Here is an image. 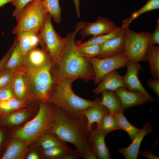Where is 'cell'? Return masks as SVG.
Returning a JSON list of instances; mask_svg holds the SVG:
<instances>
[{"label":"cell","mask_w":159,"mask_h":159,"mask_svg":"<svg viewBox=\"0 0 159 159\" xmlns=\"http://www.w3.org/2000/svg\"><path fill=\"white\" fill-rule=\"evenodd\" d=\"M145 60L148 62L149 71L154 79L159 80V46L154 44L148 45Z\"/></svg>","instance_id":"obj_22"},{"label":"cell","mask_w":159,"mask_h":159,"mask_svg":"<svg viewBox=\"0 0 159 159\" xmlns=\"http://www.w3.org/2000/svg\"><path fill=\"white\" fill-rule=\"evenodd\" d=\"M125 36L123 32L120 36L107 40L100 44L99 52L96 57L107 58L123 52Z\"/></svg>","instance_id":"obj_15"},{"label":"cell","mask_w":159,"mask_h":159,"mask_svg":"<svg viewBox=\"0 0 159 159\" xmlns=\"http://www.w3.org/2000/svg\"><path fill=\"white\" fill-rule=\"evenodd\" d=\"M76 11V15L78 18L80 17V0H73Z\"/></svg>","instance_id":"obj_43"},{"label":"cell","mask_w":159,"mask_h":159,"mask_svg":"<svg viewBox=\"0 0 159 159\" xmlns=\"http://www.w3.org/2000/svg\"><path fill=\"white\" fill-rule=\"evenodd\" d=\"M57 106L55 120L48 131L73 144L82 158L97 159L88 143L87 139L90 132L87 128L85 116L84 115L81 116L73 115Z\"/></svg>","instance_id":"obj_1"},{"label":"cell","mask_w":159,"mask_h":159,"mask_svg":"<svg viewBox=\"0 0 159 159\" xmlns=\"http://www.w3.org/2000/svg\"><path fill=\"white\" fill-rule=\"evenodd\" d=\"M112 115L120 129L124 130L127 133L132 141L140 132L141 129L130 124L123 112L114 113Z\"/></svg>","instance_id":"obj_25"},{"label":"cell","mask_w":159,"mask_h":159,"mask_svg":"<svg viewBox=\"0 0 159 159\" xmlns=\"http://www.w3.org/2000/svg\"><path fill=\"white\" fill-rule=\"evenodd\" d=\"M16 138L9 143L1 159H19L24 157L27 145L22 140Z\"/></svg>","instance_id":"obj_21"},{"label":"cell","mask_w":159,"mask_h":159,"mask_svg":"<svg viewBox=\"0 0 159 159\" xmlns=\"http://www.w3.org/2000/svg\"><path fill=\"white\" fill-rule=\"evenodd\" d=\"M126 67L127 71L123 76V80L126 88L130 91H138L141 93L147 100V102H154V98L145 90L138 78V74L142 69L141 64L130 60Z\"/></svg>","instance_id":"obj_10"},{"label":"cell","mask_w":159,"mask_h":159,"mask_svg":"<svg viewBox=\"0 0 159 159\" xmlns=\"http://www.w3.org/2000/svg\"><path fill=\"white\" fill-rule=\"evenodd\" d=\"M52 18L50 15L47 13L40 31L39 44L54 66L62 56L67 43L68 36L67 35L63 38L57 33L53 26Z\"/></svg>","instance_id":"obj_6"},{"label":"cell","mask_w":159,"mask_h":159,"mask_svg":"<svg viewBox=\"0 0 159 159\" xmlns=\"http://www.w3.org/2000/svg\"><path fill=\"white\" fill-rule=\"evenodd\" d=\"M76 80L65 78L55 80L46 102L56 105L73 115L81 116L88 107L96 104L100 98L90 101L80 97L73 91L72 85Z\"/></svg>","instance_id":"obj_3"},{"label":"cell","mask_w":159,"mask_h":159,"mask_svg":"<svg viewBox=\"0 0 159 159\" xmlns=\"http://www.w3.org/2000/svg\"><path fill=\"white\" fill-rule=\"evenodd\" d=\"M71 150L67 145H60L43 150L42 153L44 156L47 158L63 159Z\"/></svg>","instance_id":"obj_32"},{"label":"cell","mask_w":159,"mask_h":159,"mask_svg":"<svg viewBox=\"0 0 159 159\" xmlns=\"http://www.w3.org/2000/svg\"><path fill=\"white\" fill-rule=\"evenodd\" d=\"M85 23L78 22L75 30L67 34L68 40L62 56L52 69L55 80L69 77L76 80L80 79L85 82L94 80L95 74L91 64L85 58L78 55L74 49L76 35Z\"/></svg>","instance_id":"obj_2"},{"label":"cell","mask_w":159,"mask_h":159,"mask_svg":"<svg viewBox=\"0 0 159 159\" xmlns=\"http://www.w3.org/2000/svg\"><path fill=\"white\" fill-rule=\"evenodd\" d=\"M13 82L16 98L24 101L30 96L25 79L21 72L16 73Z\"/></svg>","instance_id":"obj_23"},{"label":"cell","mask_w":159,"mask_h":159,"mask_svg":"<svg viewBox=\"0 0 159 159\" xmlns=\"http://www.w3.org/2000/svg\"><path fill=\"white\" fill-rule=\"evenodd\" d=\"M17 42V39L16 38L12 45L9 49L2 59L0 61V71L5 68L6 64Z\"/></svg>","instance_id":"obj_39"},{"label":"cell","mask_w":159,"mask_h":159,"mask_svg":"<svg viewBox=\"0 0 159 159\" xmlns=\"http://www.w3.org/2000/svg\"><path fill=\"white\" fill-rule=\"evenodd\" d=\"M102 93L101 103L107 108L110 114L123 112L125 110L120 99L114 91L105 90Z\"/></svg>","instance_id":"obj_20"},{"label":"cell","mask_w":159,"mask_h":159,"mask_svg":"<svg viewBox=\"0 0 159 159\" xmlns=\"http://www.w3.org/2000/svg\"><path fill=\"white\" fill-rule=\"evenodd\" d=\"M114 92L120 99L125 110L128 108L141 105L147 102L144 96L138 91H130L125 87H120Z\"/></svg>","instance_id":"obj_17"},{"label":"cell","mask_w":159,"mask_h":159,"mask_svg":"<svg viewBox=\"0 0 159 159\" xmlns=\"http://www.w3.org/2000/svg\"><path fill=\"white\" fill-rule=\"evenodd\" d=\"M13 0H0V8L6 4L11 2Z\"/></svg>","instance_id":"obj_45"},{"label":"cell","mask_w":159,"mask_h":159,"mask_svg":"<svg viewBox=\"0 0 159 159\" xmlns=\"http://www.w3.org/2000/svg\"><path fill=\"white\" fill-rule=\"evenodd\" d=\"M24 101L15 98L0 101V112H7L25 106Z\"/></svg>","instance_id":"obj_34"},{"label":"cell","mask_w":159,"mask_h":159,"mask_svg":"<svg viewBox=\"0 0 159 159\" xmlns=\"http://www.w3.org/2000/svg\"><path fill=\"white\" fill-rule=\"evenodd\" d=\"M33 0H13L11 3L13 6L15 7V9L13 12L12 15L16 18H18L20 12L26 5Z\"/></svg>","instance_id":"obj_37"},{"label":"cell","mask_w":159,"mask_h":159,"mask_svg":"<svg viewBox=\"0 0 159 159\" xmlns=\"http://www.w3.org/2000/svg\"><path fill=\"white\" fill-rule=\"evenodd\" d=\"M101 100L100 98L96 104L88 107L83 113L87 119V127L90 132L92 130L93 123L96 122L97 126L103 117L110 113L107 108L101 103Z\"/></svg>","instance_id":"obj_19"},{"label":"cell","mask_w":159,"mask_h":159,"mask_svg":"<svg viewBox=\"0 0 159 159\" xmlns=\"http://www.w3.org/2000/svg\"><path fill=\"white\" fill-rule=\"evenodd\" d=\"M4 138V135L2 132L0 131V146L2 143Z\"/></svg>","instance_id":"obj_46"},{"label":"cell","mask_w":159,"mask_h":159,"mask_svg":"<svg viewBox=\"0 0 159 159\" xmlns=\"http://www.w3.org/2000/svg\"><path fill=\"white\" fill-rule=\"evenodd\" d=\"M15 97L13 81L0 88V101Z\"/></svg>","instance_id":"obj_35"},{"label":"cell","mask_w":159,"mask_h":159,"mask_svg":"<svg viewBox=\"0 0 159 159\" xmlns=\"http://www.w3.org/2000/svg\"><path fill=\"white\" fill-rule=\"evenodd\" d=\"M129 26L122 25L125 36L124 52L130 60L136 63L145 61L148 40L150 33L143 31L136 32L130 29Z\"/></svg>","instance_id":"obj_7"},{"label":"cell","mask_w":159,"mask_h":159,"mask_svg":"<svg viewBox=\"0 0 159 159\" xmlns=\"http://www.w3.org/2000/svg\"><path fill=\"white\" fill-rule=\"evenodd\" d=\"M159 8V0H148L141 8L134 13L129 18L123 21L122 25L129 26L131 22L140 15Z\"/></svg>","instance_id":"obj_31"},{"label":"cell","mask_w":159,"mask_h":159,"mask_svg":"<svg viewBox=\"0 0 159 159\" xmlns=\"http://www.w3.org/2000/svg\"><path fill=\"white\" fill-rule=\"evenodd\" d=\"M123 32L121 27L118 29L112 32L99 35L95 37H92L88 40L82 42L80 40L77 41L75 44L82 46L99 45L106 41L120 35Z\"/></svg>","instance_id":"obj_26"},{"label":"cell","mask_w":159,"mask_h":159,"mask_svg":"<svg viewBox=\"0 0 159 159\" xmlns=\"http://www.w3.org/2000/svg\"><path fill=\"white\" fill-rule=\"evenodd\" d=\"M153 131L151 124L149 122L145 123L140 132L132 141V143L127 148H118V152L123 155L125 159H137L142 140L146 135Z\"/></svg>","instance_id":"obj_14"},{"label":"cell","mask_w":159,"mask_h":159,"mask_svg":"<svg viewBox=\"0 0 159 159\" xmlns=\"http://www.w3.org/2000/svg\"><path fill=\"white\" fill-rule=\"evenodd\" d=\"M80 157H81V156L76 149L74 150L71 149L64 156L63 159H77Z\"/></svg>","instance_id":"obj_41"},{"label":"cell","mask_w":159,"mask_h":159,"mask_svg":"<svg viewBox=\"0 0 159 159\" xmlns=\"http://www.w3.org/2000/svg\"><path fill=\"white\" fill-rule=\"evenodd\" d=\"M40 139L39 144L43 150L58 146L67 145L66 142L49 131L41 136Z\"/></svg>","instance_id":"obj_28"},{"label":"cell","mask_w":159,"mask_h":159,"mask_svg":"<svg viewBox=\"0 0 159 159\" xmlns=\"http://www.w3.org/2000/svg\"><path fill=\"white\" fill-rule=\"evenodd\" d=\"M41 30L35 28L23 30L16 34L19 51L22 55L24 56L31 49L37 46L40 42Z\"/></svg>","instance_id":"obj_13"},{"label":"cell","mask_w":159,"mask_h":159,"mask_svg":"<svg viewBox=\"0 0 159 159\" xmlns=\"http://www.w3.org/2000/svg\"><path fill=\"white\" fill-rule=\"evenodd\" d=\"M99 84L98 86L92 90L95 95H99L105 90L114 91L120 87L126 88L123 76L116 70L106 74Z\"/></svg>","instance_id":"obj_16"},{"label":"cell","mask_w":159,"mask_h":159,"mask_svg":"<svg viewBox=\"0 0 159 159\" xmlns=\"http://www.w3.org/2000/svg\"><path fill=\"white\" fill-rule=\"evenodd\" d=\"M152 152V150L141 151L139 152L138 155L149 159H159V157L153 155Z\"/></svg>","instance_id":"obj_42"},{"label":"cell","mask_w":159,"mask_h":159,"mask_svg":"<svg viewBox=\"0 0 159 159\" xmlns=\"http://www.w3.org/2000/svg\"><path fill=\"white\" fill-rule=\"evenodd\" d=\"M147 85L156 94L158 99L159 98V80L151 79L147 82Z\"/></svg>","instance_id":"obj_40"},{"label":"cell","mask_w":159,"mask_h":159,"mask_svg":"<svg viewBox=\"0 0 159 159\" xmlns=\"http://www.w3.org/2000/svg\"><path fill=\"white\" fill-rule=\"evenodd\" d=\"M45 9L54 21L58 24L61 22V10L59 0H43Z\"/></svg>","instance_id":"obj_29"},{"label":"cell","mask_w":159,"mask_h":159,"mask_svg":"<svg viewBox=\"0 0 159 159\" xmlns=\"http://www.w3.org/2000/svg\"><path fill=\"white\" fill-rule=\"evenodd\" d=\"M57 112L56 105L46 101L41 102L35 117L17 129L15 137L27 145L49 131L55 120Z\"/></svg>","instance_id":"obj_4"},{"label":"cell","mask_w":159,"mask_h":159,"mask_svg":"<svg viewBox=\"0 0 159 159\" xmlns=\"http://www.w3.org/2000/svg\"><path fill=\"white\" fill-rule=\"evenodd\" d=\"M85 58L90 63L94 69L95 74L94 81L95 84H99L108 73L126 67L130 60L124 52L107 58Z\"/></svg>","instance_id":"obj_9"},{"label":"cell","mask_w":159,"mask_h":159,"mask_svg":"<svg viewBox=\"0 0 159 159\" xmlns=\"http://www.w3.org/2000/svg\"><path fill=\"white\" fill-rule=\"evenodd\" d=\"M74 49L78 55L83 57L93 58L98 55L100 50V45L82 46L75 43Z\"/></svg>","instance_id":"obj_33"},{"label":"cell","mask_w":159,"mask_h":159,"mask_svg":"<svg viewBox=\"0 0 159 159\" xmlns=\"http://www.w3.org/2000/svg\"><path fill=\"white\" fill-rule=\"evenodd\" d=\"M47 13L43 0L37 3L32 1L29 3L19 15L13 33L16 34L23 30L35 28L41 29Z\"/></svg>","instance_id":"obj_8"},{"label":"cell","mask_w":159,"mask_h":159,"mask_svg":"<svg viewBox=\"0 0 159 159\" xmlns=\"http://www.w3.org/2000/svg\"><path fill=\"white\" fill-rule=\"evenodd\" d=\"M159 44V19L157 20V24L156 28L152 34L149 35L148 40V46Z\"/></svg>","instance_id":"obj_38"},{"label":"cell","mask_w":159,"mask_h":159,"mask_svg":"<svg viewBox=\"0 0 159 159\" xmlns=\"http://www.w3.org/2000/svg\"><path fill=\"white\" fill-rule=\"evenodd\" d=\"M16 73L4 68L0 71V88L13 81Z\"/></svg>","instance_id":"obj_36"},{"label":"cell","mask_w":159,"mask_h":159,"mask_svg":"<svg viewBox=\"0 0 159 159\" xmlns=\"http://www.w3.org/2000/svg\"><path fill=\"white\" fill-rule=\"evenodd\" d=\"M114 22L105 17L98 16L96 20L92 23H85L80 30L81 40L90 35L95 37L99 35L108 34L119 29Z\"/></svg>","instance_id":"obj_11"},{"label":"cell","mask_w":159,"mask_h":159,"mask_svg":"<svg viewBox=\"0 0 159 159\" xmlns=\"http://www.w3.org/2000/svg\"><path fill=\"white\" fill-rule=\"evenodd\" d=\"M106 136L104 132L97 127L92 130L88 135L87 141L90 149L97 158H111L109 149L105 141Z\"/></svg>","instance_id":"obj_12"},{"label":"cell","mask_w":159,"mask_h":159,"mask_svg":"<svg viewBox=\"0 0 159 159\" xmlns=\"http://www.w3.org/2000/svg\"><path fill=\"white\" fill-rule=\"evenodd\" d=\"M30 111L23 110L11 113L3 119L0 122L1 125L12 126L19 124L24 121L29 116Z\"/></svg>","instance_id":"obj_27"},{"label":"cell","mask_w":159,"mask_h":159,"mask_svg":"<svg viewBox=\"0 0 159 159\" xmlns=\"http://www.w3.org/2000/svg\"><path fill=\"white\" fill-rule=\"evenodd\" d=\"M49 61L50 60L45 52L37 46L24 56L23 69L37 68Z\"/></svg>","instance_id":"obj_18"},{"label":"cell","mask_w":159,"mask_h":159,"mask_svg":"<svg viewBox=\"0 0 159 159\" xmlns=\"http://www.w3.org/2000/svg\"><path fill=\"white\" fill-rule=\"evenodd\" d=\"M43 0H33L32 1L34 3H37Z\"/></svg>","instance_id":"obj_47"},{"label":"cell","mask_w":159,"mask_h":159,"mask_svg":"<svg viewBox=\"0 0 159 159\" xmlns=\"http://www.w3.org/2000/svg\"><path fill=\"white\" fill-rule=\"evenodd\" d=\"M39 158L38 155L35 152L31 153L27 157V158L28 159H38Z\"/></svg>","instance_id":"obj_44"},{"label":"cell","mask_w":159,"mask_h":159,"mask_svg":"<svg viewBox=\"0 0 159 159\" xmlns=\"http://www.w3.org/2000/svg\"><path fill=\"white\" fill-rule=\"evenodd\" d=\"M97 127L104 132L106 135L111 132L121 130L113 116L110 113L103 117Z\"/></svg>","instance_id":"obj_30"},{"label":"cell","mask_w":159,"mask_h":159,"mask_svg":"<svg viewBox=\"0 0 159 159\" xmlns=\"http://www.w3.org/2000/svg\"><path fill=\"white\" fill-rule=\"evenodd\" d=\"M24 56L20 52L17 42L14 47L5 68L16 73L21 72L24 67Z\"/></svg>","instance_id":"obj_24"},{"label":"cell","mask_w":159,"mask_h":159,"mask_svg":"<svg viewBox=\"0 0 159 159\" xmlns=\"http://www.w3.org/2000/svg\"><path fill=\"white\" fill-rule=\"evenodd\" d=\"M52 67L49 61L39 67L23 69L21 72L30 96L41 102L47 101L55 81L52 72Z\"/></svg>","instance_id":"obj_5"}]
</instances>
